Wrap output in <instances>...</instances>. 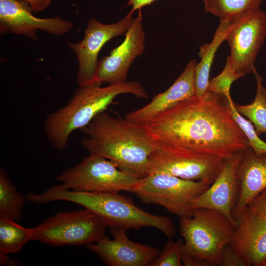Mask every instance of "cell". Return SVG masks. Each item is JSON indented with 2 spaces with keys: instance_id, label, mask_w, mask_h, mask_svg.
<instances>
[{
  "instance_id": "cell-22",
  "label": "cell",
  "mask_w": 266,
  "mask_h": 266,
  "mask_svg": "<svg viewBox=\"0 0 266 266\" xmlns=\"http://www.w3.org/2000/svg\"><path fill=\"white\" fill-rule=\"evenodd\" d=\"M204 10L229 23L250 10L260 8L263 0H202Z\"/></svg>"
},
{
  "instance_id": "cell-23",
  "label": "cell",
  "mask_w": 266,
  "mask_h": 266,
  "mask_svg": "<svg viewBox=\"0 0 266 266\" xmlns=\"http://www.w3.org/2000/svg\"><path fill=\"white\" fill-rule=\"evenodd\" d=\"M257 82L256 94L254 100L246 105L235 104L237 111L246 117L254 125L257 134L266 133V89L263 77L257 69L253 73Z\"/></svg>"
},
{
  "instance_id": "cell-7",
  "label": "cell",
  "mask_w": 266,
  "mask_h": 266,
  "mask_svg": "<svg viewBox=\"0 0 266 266\" xmlns=\"http://www.w3.org/2000/svg\"><path fill=\"white\" fill-rule=\"evenodd\" d=\"M210 185L203 181L182 179L169 174L150 173L130 189L143 202L164 207L180 218L192 217V202Z\"/></svg>"
},
{
  "instance_id": "cell-17",
  "label": "cell",
  "mask_w": 266,
  "mask_h": 266,
  "mask_svg": "<svg viewBox=\"0 0 266 266\" xmlns=\"http://www.w3.org/2000/svg\"><path fill=\"white\" fill-rule=\"evenodd\" d=\"M197 64L196 60H190L168 89L155 96L147 105L128 113L125 118L145 126L157 115L196 95L195 69Z\"/></svg>"
},
{
  "instance_id": "cell-29",
  "label": "cell",
  "mask_w": 266,
  "mask_h": 266,
  "mask_svg": "<svg viewBox=\"0 0 266 266\" xmlns=\"http://www.w3.org/2000/svg\"><path fill=\"white\" fill-rule=\"evenodd\" d=\"M182 262L185 266H211L209 263L205 261L183 252Z\"/></svg>"
},
{
  "instance_id": "cell-12",
  "label": "cell",
  "mask_w": 266,
  "mask_h": 266,
  "mask_svg": "<svg viewBox=\"0 0 266 266\" xmlns=\"http://www.w3.org/2000/svg\"><path fill=\"white\" fill-rule=\"evenodd\" d=\"M30 5L22 0H0V31L26 36L37 40L38 30L60 36L67 33L73 24L59 17L40 18L32 14Z\"/></svg>"
},
{
  "instance_id": "cell-3",
  "label": "cell",
  "mask_w": 266,
  "mask_h": 266,
  "mask_svg": "<svg viewBox=\"0 0 266 266\" xmlns=\"http://www.w3.org/2000/svg\"><path fill=\"white\" fill-rule=\"evenodd\" d=\"M100 85L95 82L79 86L66 105L47 115L43 129L48 141L55 149L64 150L72 133L85 127L104 112L117 96L131 94L138 98H148L137 81H126L105 87Z\"/></svg>"
},
{
  "instance_id": "cell-16",
  "label": "cell",
  "mask_w": 266,
  "mask_h": 266,
  "mask_svg": "<svg viewBox=\"0 0 266 266\" xmlns=\"http://www.w3.org/2000/svg\"><path fill=\"white\" fill-rule=\"evenodd\" d=\"M236 221L230 245L247 266H265L266 214L255 212L247 206Z\"/></svg>"
},
{
  "instance_id": "cell-32",
  "label": "cell",
  "mask_w": 266,
  "mask_h": 266,
  "mask_svg": "<svg viewBox=\"0 0 266 266\" xmlns=\"http://www.w3.org/2000/svg\"><path fill=\"white\" fill-rule=\"evenodd\" d=\"M265 266H266V265H265Z\"/></svg>"
},
{
  "instance_id": "cell-9",
  "label": "cell",
  "mask_w": 266,
  "mask_h": 266,
  "mask_svg": "<svg viewBox=\"0 0 266 266\" xmlns=\"http://www.w3.org/2000/svg\"><path fill=\"white\" fill-rule=\"evenodd\" d=\"M223 161L219 157L155 140L149 174L166 173L211 185L220 173Z\"/></svg>"
},
{
  "instance_id": "cell-20",
  "label": "cell",
  "mask_w": 266,
  "mask_h": 266,
  "mask_svg": "<svg viewBox=\"0 0 266 266\" xmlns=\"http://www.w3.org/2000/svg\"><path fill=\"white\" fill-rule=\"evenodd\" d=\"M26 198L13 185L6 171L0 169V218L14 221L22 218Z\"/></svg>"
},
{
  "instance_id": "cell-25",
  "label": "cell",
  "mask_w": 266,
  "mask_h": 266,
  "mask_svg": "<svg viewBox=\"0 0 266 266\" xmlns=\"http://www.w3.org/2000/svg\"><path fill=\"white\" fill-rule=\"evenodd\" d=\"M244 75L237 73L231 66L227 59L225 67L222 72L209 80L207 92H209L225 97L230 96L232 84L235 80Z\"/></svg>"
},
{
  "instance_id": "cell-14",
  "label": "cell",
  "mask_w": 266,
  "mask_h": 266,
  "mask_svg": "<svg viewBox=\"0 0 266 266\" xmlns=\"http://www.w3.org/2000/svg\"><path fill=\"white\" fill-rule=\"evenodd\" d=\"M145 33L141 9L125 33L123 42L110 55L99 62L95 82L109 84L126 81L129 67L133 60L145 49Z\"/></svg>"
},
{
  "instance_id": "cell-2",
  "label": "cell",
  "mask_w": 266,
  "mask_h": 266,
  "mask_svg": "<svg viewBox=\"0 0 266 266\" xmlns=\"http://www.w3.org/2000/svg\"><path fill=\"white\" fill-rule=\"evenodd\" d=\"M81 141L90 154L112 162L118 168L139 178L149 174L155 140L144 126L104 112L81 129Z\"/></svg>"
},
{
  "instance_id": "cell-10",
  "label": "cell",
  "mask_w": 266,
  "mask_h": 266,
  "mask_svg": "<svg viewBox=\"0 0 266 266\" xmlns=\"http://www.w3.org/2000/svg\"><path fill=\"white\" fill-rule=\"evenodd\" d=\"M266 36V14L260 8L230 22L225 41L231 53L227 59L237 73L245 76L254 72L255 63Z\"/></svg>"
},
{
  "instance_id": "cell-28",
  "label": "cell",
  "mask_w": 266,
  "mask_h": 266,
  "mask_svg": "<svg viewBox=\"0 0 266 266\" xmlns=\"http://www.w3.org/2000/svg\"><path fill=\"white\" fill-rule=\"evenodd\" d=\"M248 206L255 212L266 214V189L256 197Z\"/></svg>"
},
{
  "instance_id": "cell-27",
  "label": "cell",
  "mask_w": 266,
  "mask_h": 266,
  "mask_svg": "<svg viewBox=\"0 0 266 266\" xmlns=\"http://www.w3.org/2000/svg\"><path fill=\"white\" fill-rule=\"evenodd\" d=\"M222 266H247L230 245L224 249L221 265Z\"/></svg>"
},
{
  "instance_id": "cell-24",
  "label": "cell",
  "mask_w": 266,
  "mask_h": 266,
  "mask_svg": "<svg viewBox=\"0 0 266 266\" xmlns=\"http://www.w3.org/2000/svg\"><path fill=\"white\" fill-rule=\"evenodd\" d=\"M227 98L232 117L247 138L249 145L257 154H266V142L260 138L253 124L237 111L231 96Z\"/></svg>"
},
{
  "instance_id": "cell-21",
  "label": "cell",
  "mask_w": 266,
  "mask_h": 266,
  "mask_svg": "<svg viewBox=\"0 0 266 266\" xmlns=\"http://www.w3.org/2000/svg\"><path fill=\"white\" fill-rule=\"evenodd\" d=\"M33 228L24 227L16 221L0 218V255L15 253L32 240Z\"/></svg>"
},
{
  "instance_id": "cell-26",
  "label": "cell",
  "mask_w": 266,
  "mask_h": 266,
  "mask_svg": "<svg viewBox=\"0 0 266 266\" xmlns=\"http://www.w3.org/2000/svg\"><path fill=\"white\" fill-rule=\"evenodd\" d=\"M184 240L179 238L176 241L169 239L163 247L162 251L149 265L150 266H182V255Z\"/></svg>"
},
{
  "instance_id": "cell-31",
  "label": "cell",
  "mask_w": 266,
  "mask_h": 266,
  "mask_svg": "<svg viewBox=\"0 0 266 266\" xmlns=\"http://www.w3.org/2000/svg\"><path fill=\"white\" fill-rule=\"evenodd\" d=\"M155 0H128L127 5L132 6L131 11L134 12L136 10L141 9L145 6L150 5Z\"/></svg>"
},
{
  "instance_id": "cell-30",
  "label": "cell",
  "mask_w": 266,
  "mask_h": 266,
  "mask_svg": "<svg viewBox=\"0 0 266 266\" xmlns=\"http://www.w3.org/2000/svg\"><path fill=\"white\" fill-rule=\"evenodd\" d=\"M27 2L35 12H41L48 7L52 0H22Z\"/></svg>"
},
{
  "instance_id": "cell-11",
  "label": "cell",
  "mask_w": 266,
  "mask_h": 266,
  "mask_svg": "<svg viewBox=\"0 0 266 266\" xmlns=\"http://www.w3.org/2000/svg\"><path fill=\"white\" fill-rule=\"evenodd\" d=\"M133 13L131 10L125 17L111 24H104L92 18L87 23L82 40L75 43L68 42L78 62L76 79L79 86L95 82L100 50L111 38L127 32L134 19Z\"/></svg>"
},
{
  "instance_id": "cell-4",
  "label": "cell",
  "mask_w": 266,
  "mask_h": 266,
  "mask_svg": "<svg viewBox=\"0 0 266 266\" xmlns=\"http://www.w3.org/2000/svg\"><path fill=\"white\" fill-rule=\"evenodd\" d=\"M40 198L44 203L64 200L78 204L100 217L111 230L127 231L151 227L161 231L169 239L175 233L170 218L146 212L137 206L131 199L118 193L71 191L57 185L42 193Z\"/></svg>"
},
{
  "instance_id": "cell-1",
  "label": "cell",
  "mask_w": 266,
  "mask_h": 266,
  "mask_svg": "<svg viewBox=\"0 0 266 266\" xmlns=\"http://www.w3.org/2000/svg\"><path fill=\"white\" fill-rule=\"evenodd\" d=\"M144 126L156 140L223 159L249 146L227 98L209 92L179 102Z\"/></svg>"
},
{
  "instance_id": "cell-19",
  "label": "cell",
  "mask_w": 266,
  "mask_h": 266,
  "mask_svg": "<svg viewBox=\"0 0 266 266\" xmlns=\"http://www.w3.org/2000/svg\"><path fill=\"white\" fill-rule=\"evenodd\" d=\"M229 24L230 22H220L212 41L200 47L199 56L200 61L197 63L195 69V86L197 97H201L207 92L211 67L218 48L225 41Z\"/></svg>"
},
{
  "instance_id": "cell-13",
  "label": "cell",
  "mask_w": 266,
  "mask_h": 266,
  "mask_svg": "<svg viewBox=\"0 0 266 266\" xmlns=\"http://www.w3.org/2000/svg\"><path fill=\"white\" fill-rule=\"evenodd\" d=\"M244 151L236 152L224 159L221 169L216 179L206 190L195 198L191 204L193 209L208 208L222 214L235 228L237 223L233 212L239 193L236 171Z\"/></svg>"
},
{
  "instance_id": "cell-15",
  "label": "cell",
  "mask_w": 266,
  "mask_h": 266,
  "mask_svg": "<svg viewBox=\"0 0 266 266\" xmlns=\"http://www.w3.org/2000/svg\"><path fill=\"white\" fill-rule=\"evenodd\" d=\"M113 239L105 236L99 241L86 245L109 266H147L160 254L155 247L131 240L126 231L111 230Z\"/></svg>"
},
{
  "instance_id": "cell-6",
  "label": "cell",
  "mask_w": 266,
  "mask_h": 266,
  "mask_svg": "<svg viewBox=\"0 0 266 266\" xmlns=\"http://www.w3.org/2000/svg\"><path fill=\"white\" fill-rule=\"evenodd\" d=\"M108 228L99 215L85 208L57 213L33 228L32 240L51 245H81L97 242Z\"/></svg>"
},
{
  "instance_id": "cell-5",
  "label": "cell",
  "mask_w": 266,
  "mask_h": 266,
  "mask_svg": "<svg viewBox=\"0 0 266 266\" xmlns=\"http://www.w3.org/2000/svg\"><path fill=\"white\" fill-rule=\"evenodd\" d=\"M235 227L223 215L204 208L194 209L190 218H180L183 253L220 266L223 252L230 244Z\"/></svg>"
},
{
  "instance_id": "cell-8",
  "label": "cell",
  "mask_w": 266,
  "mask_h": 266,
  "mask_svg": "<svg viewBox=\"0 0 266 266\" xmlns=\"http://www.w3.org/2000/svg\"><path fill=\"white\" fill-rule=\"evenodd\" d=\"M140 179L120 169L109 160L91 154L57 177L67 189L104 193L129 192Z\"/></svg>"
},
{
  "instance_id": "cell-18",
  "label": "cell",
  "mask_w": 266,
  "mask_h": 266,
  "mask_svg": "<svg viewBox=\"0 0 266 266\" xmlns=\"http://www.w3.org/2000/svg\"><path fill=\"white\" fill-rule=\"evenodd\" d=\"M236 176L239 193L233 212L235 221L244 208L266 189V154H257L249 146L244 151Z\"/></svg>"
}]
</instances>
